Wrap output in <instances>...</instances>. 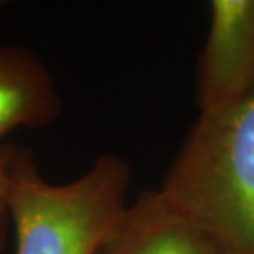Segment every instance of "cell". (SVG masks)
<instances>
[{
	"label": "cell",
	"mask_w": 254,
	"mask_h": 254,
	"mask_svg": "<svg viewBox=\"0 0 254 254\" xmlns=\"http://www.w3.org/2000/svg\"><path fill=\"white\" fill-rule=\"evenodd\" d=\"M157 191L230 254H254V94L200 113Z\"/></svg>",
	"instance_id": "obj_1"
},
{
	"label": "cell",
	"mask_w": 254,
	"mask_h": 254,
	"mask_svg": "<svg viewBox=\"0 0 254 254\" xmlns=\"http://www.w3.org/2000/svg\"><path fill=\"white\" fill-rule=\"evenodd\" d=\"M130 177L123 157L106 152L74 180L52 184L33 150L18 145L10 190L17 254H96L129 205Z\"/></svg>",
	"instance_id": "obj_2"
},
{
	"label": "cell",
	"mask_w": 254,
	"mask_h": 254,
	"mask_svg": "<svg viewBox=\"0 0 254 254\" xmlns=\"http://www.w3.org/2000/svg\"><path fill=\"white\" fill-rule=\"evenodd\" d=\"M196 73L200 113L254 94V0H211Z\"/></svg>",
	"instance_id": "obj_3"
},
{
	"label": "cell",
	"mask_w": 254,
	"mask_h": 254,
	"mask_svg": "<svg viewBox=\"0 0 254 254\" xmlns=\"http://www.w3.org/2000/svg\"><path fill=\"white\" fill-rule=\"evenodd\" d=\"M96 254H230L157 190L129 203Z\"/></svg>",
	"instance_id": "obj_4"
},
{
	"label": "cell",
	"mask_w": 254,
	"mask_h": 254,
	"mask_svg": "<svg viewBox=\"0 0 254 254\" xmlns=\"http://www.w3.org/2000/svg\"><path fill=\"white\" fill-rule=\"evenodd\" d=\"M62 109V94L43 60L23 45H0V144L18 129L52 126Z\"/></svg>",
	"instance_id": "obj_5"
},
{
	"label": "cell",
	"mask_w": 254,
	"mask_h": 254,
	"mask_svg": "<svg viewBox=\"0 0 254 254\" xmlns=\"http://www.w3.org/2000/svg\"><path fill=\"white\" fill-rule=\"evenodd\" d=\"M18 145L12 142L0 144V254L7 250L12 218H10V190H12V172Z\"/></svg>",
	"instance_id": "obj_6"
}]
</instances>
